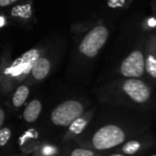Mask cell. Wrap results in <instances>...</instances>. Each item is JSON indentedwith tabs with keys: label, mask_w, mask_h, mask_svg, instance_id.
I'll return each mask as SVG.
<instances>
[{
	"label": "cell",
	"mask_w": 156,
	"mask_h": 156,
	"mask_svg": "<svg viewBox=\"0 0 156 156\" xmlns=\"http://www.w3.org/2000/svg\"><path fill=\"white\" fill-rule=\"evenodd\" d=\"M125 140L124 131L116 125H107L93 136L92 142L97 150H107L121 144Z\"/></svg>",
	"instance_id": "obj_1"
},
{
	"label": "cell",
	"mask_w": 156,
	"mask_h": 156,
	"mask_svg": "<svg viewBox=\"0 0 156 156\" xmlns=\"http://www.w3.org/2000/svg\"><path fill=\"white\" fill-rule=\"evenodd\" d=\"M83 114V106L74 100H68L58 106L51 113V119L57 126H70Z\"/></svg>",
	"instance_id": "obj_2"
},
{
	"label": "cell",
	"mask_w": 156,
	"mask_h": 156,
	"mask_svg": "<svg viewBox=\"0 0 156 156\" xmlns=\"http://www.w3.org/2000/svg\"><path fill=\"white\" fill-rule=\"evenodd\" d=\"M108 38V30L104 26H98L89 31L80 44V51L87 57H95L105 45Z\"/></svg>",
	"instance_id": "obj_3"
},
{
	"label": "cell",
	"mask_w": 156,
	"mask_h": 156,
	"mask_svg": "<svg viewBox=\"0 0 156 156\" xmlns=\"http://www.w3.org/2000/svg\"><path fill=\"white\" fill-rule=\"evenodd\" d=\"M145 71L144 56L139 50L133 51L125 58L120 65V73L128 78H139Z\"/></svg>",
	"instance_id": "obj_4"
},
{
	"label": "cell",
	"mask_w": 156,
	"mask_h": 156,
	"mask_svg": "<svg viewBox=\"0 0 156 156\" xmlns=\"http://www.w3.org/2000/svg\"><path fill=\"white\" fill-rule=\"evenodd\" d=\"M123 91L134 102L143 104L151 97L150 87L138 78H129L123 84Z\"/></svg>",
	"instance_id": "obj_5"
},
{
	"label": "cell",
	"mask_w": 156,
	"mask_h": 156,
	"mask_svg": "<svg viewBox=\"0 0 156 156\" xmlns=\"http://www.w3.org/2000/svg\"><path fill=\"white\" fill-rule=\"evenodd\" d=\"M50 71V62L45 58L37 59L31 66L32 75L38 80H41L47 76Z\"/></svg>",
	"instance_id": "obj_6"
},
{
	"label": "cell",
	"mask_w": 156,
	"mask_h": 156,
	"mask_svg": "<svg viewBox=\"0 0 156 156\" xmlns=\"http://www.w3.org/2000/svg\"><path fill=\"white\" fill-rule=\"evenodd\" d=\"M41 111V104L39 100L31 101L24 110L23 118L27 122H34Z\"/></svg>",
	"instance_id": "obj_7"
},
{
	"label": "cell",
	"mask_w": 156,
	"mask_h": 156,
	"mask_svg": "<svg viewBox=\"0 0 156 156\" xmlns=\"http://www.w3.org/2000/svg\"><path fill=\"white\" fill-rule=\"evenodd\" d=\"M29 96V88L25 86L20 87L13 97V104L15 107H20L24 104Z\"/></svg>",
	"instance_id": "obj_8"
},
{
	"label": "cell",
	"mask_w": 156,
	"mask_h": 156,
	"mask_svg": "<svg viewBox=\"0 0 156 156\" xmlns=\"http://www.w3.org/2000/svg\"><path fill=\"white\" fill-rule=\"evenodd\" d=\"M38 57H39V51H36V50H31V51H28L27 53H25L22 56L21 65L25 64L24 68H25V71L26 72L32 66V64L34 63V62L38 59Z\"/></svg>",
	"instance_id": "obj_9"
},
{
	"label": "cell",
	"mask_w": 156,
	"mask_h": 156,
	"mask_svg": "<svg viewBox=\"0 0 156 156\" xmlns=\"http://www.w3.org/2000/svg\"><path fill=\"white\" fill-rule=\"evenodd\" d=\"M145 63V69L148 72V73L153 77L156 78V54L149 53L147 55L146 60H144Z\"/></svg>",
	"instance_id": "obj_10"
},
{
	"label": "cell",
	"mask_w": 156,
	"mask_h": 156,
	"mask_svg": "<svg viewBox=\"0 0 156 156\" xmlns=\"http://www.w3.org/2000/svg\"><path fill=\"white\" fill-rule=\"evenodd\" d=\"M86 125H87V121L85 119L78 118L70 125V130L75 134H78L84 129Z\"/></svg>",
	"instance_id": "obj_11"
},
{
	"label": "cell",
	"mask_w": 156,
	"mask_h": 156,
	"mask_svg": "<svg viewBox=\"0 0 156 156\" xmlns=\"http://www.w3.org/2000/svg\"><path fill=\"white\" fill-rule=\"evenodd\" d=\"M140 148V143L139 141L131 140L123 146L122 151L127 154H134L135 152H137L139 151Z\"/></svg>",
	"instance_id": "obj_12"
},
{
	"label": "cell",
	"mask_w": 156,
	"mask_h": 156,
	"mask_svg": "<svg viewBox=\"0 0 156 156\" xmlns=\"http://www.w3.org/2000/svg\"><path fill=\"white\" fill-rule=\"evenodd\" d=\"M10 135L11 132L9 129L4 128L0 129V146L5 145L9 141V140L10 139Z\"/></svg>",
	"instance_id": "obj_13"
},
{
	"label": "cell",
	"mask_w": 156,
	"mask_h": 156,
	"mask_svg": "<svg viewBox=\"0 0 156 156\" xmlns=\"http://www.w3.org/2000/svg\"><path fill=\"white\" fill-rule=\"evenodd\" d=\"M71 156H95L94 152L85 149H75L72 151Z\"/></svg>",
	"instance_id": "obj_14"
},
{
	"label": "cell",
	"mask_w": 156,
	"mask_h": 156,
	"mask_svg": "<svg viewBox=\"0 0 156 156\" xmlns=\"http://www.w3.org/2000/svg\"><path fill=\"white\" fill-rule=\"evenodd\" d=\"M55 152H56V149L51 145H46L42 149V153L46 156H51V155L54 154Z\"/></svg>",
	"instance_id": "obj_15"
},
{
	"label": "cell",
	"mask_w": 156,
	"mask_h": 156,
	"mask_svg": "<svg viewBox=\"0 0 156 156\" xmlns=\"http://www.w3.org/2000/svg\"><path fill=\"white\" fill-rule=\"evenodd\" d=\"M17 0H0V6L1 7H5V6H9L14 2H16Z\"/></svg>",
	"instance_id": "obj_16"
},
{
	"label": "cell",
	"mask_w": 156,
	"mask_h": 156,
	"mask_svg": "<svg viewBox=\"0 0 156 156\" xmlns=\"http://www.w3.org/2000/svg\"><path fill=\"white\" fill-rule=\"evenodd\" d=\"M4 119H5V113L1 108H0V129H1V126L4 122Z\"/></svg>",
	"instance_id": "obj_17"
},
{
	"label": "cell",
	"mask_w": 156,
	"mask_h": 156,
	"mask_svg": "<svg viewBox=\"0 0 156 156\" xmlns=\"http://www.w3.org/2000/svg\"><path fill=\"white\" fill-rule=\"evenodd\" d=\"M111 156H123V155H121V154H113Z\"/></svg>",
	"instance_id": "obj_18"
},
{
	"label": "cell",
	"mask_w": 156,
	"mask_h": 156,
	"mask_svg": "<svg viewBox=\"0 0 156 156\" xmlns=\"http://www.w3.org/2000/svg\"><path fill=\"white\" fill-rule=\"evenodd\" d=\"M151 156H156V154H153V155H151Z\"/></svg>",
	"instance_id": "obj_19"
}]
</instances>
